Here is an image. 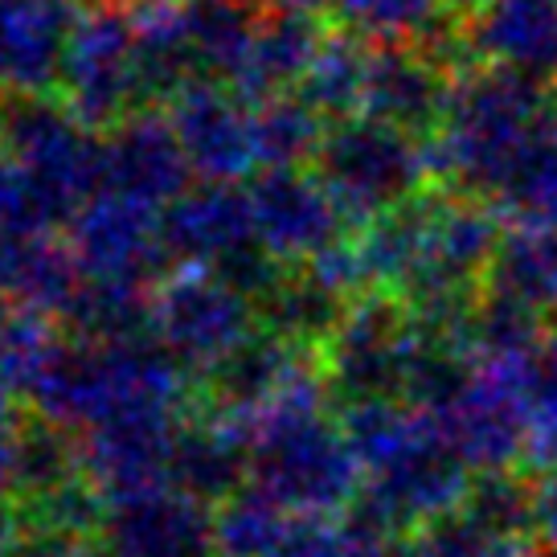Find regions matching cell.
<instances>
[{"instance_id": "obj_1", "label": "cell", "mask_w": 557, "mask_h": 557, "mask_svg": "<svg viewBox=\"0 0 557 557\" xmlns=\"http://www.w3.org/2000/svg\"><path fill=\"white\" fill-rule=\"evenodd\" d=\"M361 496L345 512L348 541L422 533L468 500L475 471L431 410L410 401H357L341 410Z\"/></svg>"}, {"instance_id": "obj_2", "label": "cell", "mask_w": 557, "mask_h": 557, "mask_svg": "<svg viewBox=\"0 0 557 557\" xmlns=\"http://www.w3.org/2000/svg\"><path fill=\"white\" fill-rule=\"evenodd\" d=\"M332 398L324 361L296 382L275 406H267L246 426L250 480L262 496L296 512L341 517L361 496V463L348 447L345 426L332 422L324 401Z\"/></svg>"}, {"instance_id": "obj_3", "label": "cell", "mask_w": 557, "mask_h": 557, "mask_svg": "<svg viewBox=\"0 0 557 557\" xmlns=\"http://www.w3.org/2000/svg\"><path fill=\"white\" fill-rule=\"evenodd\" d=\"M189 369L152 336L83 341L70 332L66 348L37 385V418L70 435H87L120 418H185L193 410Z\"/></svg>"}, {"instance_id": "obj_4", "label": "cell", "mask_w": 557, "mask_h": 557, "mask_svg": "<svg viewBox=\"0 0 557 557\" xmlns=\"http://www.w3.org/2000/svg\"><path fill=\"white\" fill-rule=\"evenodd\" d=\"M557 90L500 66H471L455 78L447 115L431 136L435 185L492 197L524 139L549 115Z\"/></svg>"}, {"instance_id": "obj_5", "label": "cell", "mask_w": 557, "mask_h": 557, "mask_svg": "<svg viewBox=\"0 0 557 557\" xmlns=\"http://www.w3.org/2000/svg\"><path fill=\"white\" fill-rule=\"evenodd\" d=\"M0 157L29 185L41 222L66 226L103 193V132L78 120L62 99H0Z\"/></svg>"}, {"instance_id": "obj_6", "label": "cell", "mask_w": 557, "mask_h": 557, "mask_svg": "<svg viewBox=\"0 0 557 557\" xmlns=\"http://www.w3.org/2000/svg\"><path fill=\"white\" fill-rule=\"evenodd\" d=\"M312 164L357 230L435 185L431 139L369 115L329 123Z\"/></svg>"}, {"instance_id": "obj_7", "label": "cell", "mask_w": 557, "mask_h": 557, "mask_svg": "<svg viewBox=\"0 0 557 557\" xmlns=\"http://www.w3.org/2000/svg\"><path fill=\"white\" fill-rule=\"evenodd\" d=\"M58 90V99L95 132H111L136 111H157L144 95L136 13L127 0H95L78 13Z\"/></svg>"}, {"instance_id": "obj_8", "label": "cell", "mask_w": 557, "mask_h": 557, "mask_svg": "<svg viewBox=\"0 0 557 557\" xmlns=\"http://www.w3.org/2000/svg\"><path fill=\"white\" fill-rule=\"evenodd\" d=\"M529 361L533 357L468 361L451 394L431 410L475 475L529 468V438H533Z\"/></svg>"}, {"instance_id": "obj_9", "label": "cell", "mask_w": 557, "mask_h": 557, "mask_svg": "<svg viewBox=\"0 0 557 557\" xmlns=\"http://www.w3.org/2000/svg\"><path fill=\"white\" fill-rule=\"evenodd\" d=\"M262 329L259 304L206 267H176L157 283L148 336L181 366L206 373Z\"/></svg>"}, {"instance_id": "obj_10", "label": "cell", "mask_w": 557, "mask_h": 557, "mask_svg": "<svg viewBox=\"0 0 557 557\" xmlns=\"http://www.w3.org/2000/svg\"><path fill=\"white\" fill-rule=\"evenodd\" d=\"M70 255L83 283L157 292L169 267V246L160 230V209L132 201L123 193H95L66 222Z\"/></svg>"}, {"instance_id": "obj_11", "label": "cell", "mask_w": 557, "mask_h": 557, "mask_svg": "<svg viewBox=\"0 0 557 557\" xmlns=\"http://www.w3.org/2000/svg\"><path fill=\"white\" fill-rule=\"evenodd\" d=\"M246 193L255 209L259 246L287 267H304L357 234L315 169H262L250 176Z\"/></svg>"}, {"instance_id": "obj_12", "label": "cell", "mask_w": 557, "mask_h": 557, "mask_svg": "<svg viewBox=\"0 0 557 557\" xmlns=\"http://www.w3.org/2000/svg\"><path fill=\"white\" fill-rule=\"evenodd\" d=\"M164 115L201 185H238L259 173L255 107L243 103L226 83H193Z\"/></svg>"}, {"instance_id": "obj_13", "label": "cell", "mask_w": 557, "mask_h": 557, "mask_svg": "<svg viewBox=\"0 0 557 557\" xmlns=\"http://www.w3.org/2000/svg\"><path fill=\"white\" fill-rule=\"evenodd\" d=\"M99 545L107 557H218L209 505L173 484L107 500Z\"/></svg>"}, {"instance_id": "obj_14", "label": "cell", "mask_w": 557, "mask_h": 557, "mask_svg": "<svg viewBox=\"0 0 557 557\" xmlns=\"http://www.w3.org/2000/svg\"><path fill=\"white\" fill-rule=\"evenodd\" d=\"M459 74L463 70H455L451 58H443L438 50H418V46L373 50L361 115L431 139L447 115Z\"/></svg>"}, {"instance_id": "obj_15", "label": "cell", "mask_w": 557, "mask_h": 557, "mask_svg": "<svg viewBox=\"0 0 557 557\" xmlns=\"http://www.w3.org/2000/svg\"><path fill=\"white\" fill-rule=\"evenodd\" d=\"M74 0H0V99L53 95L74 25Z\"/></svg>"}, {"instance_id": "obj_16", "label": "cell", "mask_w": 557, "mask_h": 557, "mask_svg": "<svg viewBox=\"0 0 557 557\" xmlns=\"http://www.w3.org/2000/svg\"><path fill=\"white\" fill-rule=\"evenodd\" d=\"M312 369H320V352L292 345L271 329H259L226 361L201 373V406L234 422H250Z\"/></svg>"}, {"instance_id": "obj_17", "label": "cell", "mask_w": 557, "mask_h": 557, "mask_svg": "<svg viewBox=\"0 0 557 557\" xmlns=\"http://www.w3.org/2000/svg\"><path fill=\"white\" fill-rule=\"evenodd\" d=\"M189 160L176 144L169 115L136 111L103 132V189L123 193L152 209H169L189 193Z\"/></svg>"}, {"instance_id": "obj_18", "label": "cell", "mask_w": 557, "mask_h": 557, "mask_svg": "<svg viewBox=\"0 0 557 557\" xmlns=\"http://www.w3.org/2000/svg\"><path fill=\"white\" fill-rule=\"evenodd\" d=\"M164 246L176 267H222L226 259L259 246L255 209L246 185H197L160 209Z\"/></svg>"}, {"instance_id": "obj_19", "label": "cell", "mask_w": 557, "mask_h": 557, "mask_svg": "<svg viewBox=\"0 0 557 557\" xmlns=\"http://www.w3.org/2000/svg\"><path fill=\"white\" fill-rule=\"evenodd\" d=\"M459 37L475 66L557 78V0H487L480 13L459 17Z\"/></svg>"}, {"instance_id": "obj_20", "label": "cell", "mask_w": 557, "mask_h": 557, "mask_svg": "<svg viewBox=\"0 0 557 557\" xmlns=\"http://www.w3.org/2000/svg\"><path fill=\"white\" fill-rule=\"evenodd\" d=\"M78 292V262L58 230H0V308L62 320Z\"/></svg>"}, {"instance_id": "obj_21", "label": "cell", "mask_w": 557, "mask_h": 557, "mask_svg": "<svg viewBox=\"0 0 557 557\" xmlns=\"http://www.w3.org/2000/svg\"><path fill=\"white\" fill-rule=\"evenodd\" d=\"M173 487L197 496L201 505H226L234 492L250 480V455H246V426L213 410L189 414L173 447Z\"/></svg>"}, {"instance_id": "obj_22", "label": "cell", "mask_w": 557, "mask_h": 557, "mask_svg": "<svg viewBox=\"0 0 557 557\" xmlns=\"http://www.w3.org/2000/svg\"><path fill=\"white\" fill-rule=\"evenodd\" d=\"M324 37H329V29L308 13H267L230 90L250 107L292 95L304 83V74L312 70Z\"/></svg>"}, {"instance_id": "obj_23", "label": "cell", "mask_w": 557, "mask_h": 557, "mask_svg": "<svg viewBox=\"0 0 557 557\" xmlns=\"http://www.w3.org/2000/svg\"><path fill=\"white\" fill-rule=\"evenodd\" d=\"M193 66L206 83H234L267 21L262 0H181Z\"/></svg>"}, {"instance_id": "obj_24", "label": "cell", "mask_w": 557, "mask_h": 557, "mask_svg": "<svg viewBox=\"0 0 557 557\" xmlns=\"http://www.w3.org/2000/svg\"><path fill=\"white\" fill-rule=\"evenodd\" d=\"M332 17L336 29L361 37L373 50H431L459 29V13L447 0H336Z\"/></svg>"}, {"instance_id": "obj_25", "label": "cell", "mask_w": 557, "mask_h": 557, "mask_svg": "<svg viewBox=\"0 0 557 557\" xmlns=\"http://www.w3.org/2000/svg\"><path fill=\"white\" fill-rule=\"evenodd\" d=\"M0 463L13 480V492L21 505H29L46 492L83 480V455H78V438L53 426L50 418H25L17 435L9 438V447L0 451Z\"/></svg>"}, {"instance_id": "obj_26", "label": "cell", "mask_w": 557, "mask_h": 557, "mask_svg": "<svg viewBox=\"0 0 557 557\" xmlns=\"http://www.w3.org/2000/svg\"><path fill=\"white\" fill-rule=\"evenodd\" d=\"M369 58H373V46H366L361 37L345 34V29H329L312 70L304 74V83L296 87V95L312 107L315 115H324L332 123L361 115Z\"/></svg>"}, {"instance_id": "obj_27", "label": "cell", "mask_w": 557, "mask_h": 557, "mask_svg": "<svg viewBox=\"0 0 557 557\" xmlns=\"http://www.w3.org/2000/svg\"><path fill=\"white\" fill-rule=\"evenodd\" d=\"M487 287L557 315V226H508Z\"/></svg>"}, {"instance_id": "obj_28", "label": "cell", "mask_w": 557, "mask_h": 557, "mask_svg": "<svg viewBox=\"0 0 557 557\" xmlns=\"http://www.w3.org/2000/svg\"><path fill=\"white\" fill-rule=\"evenodd\" d=\"M66 341L70 332L58 329L53 315L0 308V382L29 401L58 366Z\"/></svg>"}, {"instance_id": "obj_29", "label": "cell", "mask_w": 557, "mask_h": 557, "mask_svg": "<svg viewBox=\"0 0 557 557\" xmlns=\"http://www.w3.org/2000/svg\"><path fill=\"white\" fill-rule=\"evenodd\" d=\"M329 136V120L315 115L299 95H278L255 107V148L262 169H304Z\"/></svg>"}, {"instance_id": "obj_30", "label": "cell", "mask_w": 557, "mask_h": 557, "mask_svg": "<svg viewBox=\"0 0 557 557\" xmlns=\"http://www.w3.org/2000/svg\"><path fill=\"white\" fill-rule=\"evenodd\" d=\"M418 541H422V554L426 557H521L524 554L521 541L500 537L496 529L475 521L463 505L426 524L418 533Z\"/></svg>"}, {"instance_id": "obj_31", "label": "cell", "mask_w": 557, "mask_h": 557, "mask_svg": "<svg viewBox=\"0 0 557 557\" xmlns=\"http://www.w3.org/2000/svg\"><path fill=\"white\" fill-rule=\"evenodd\" d=\"M0 230H50L29 197V185L4 157H0Z\"/></svg>"}, {"instance_id": "obj_32", "label": "cell", "mask_w": 557, "mask_h": 557, "mask_svg": "<svg viewBox=\"0 0 557 557\" xmlns=\"http://www.w3.org/2000/svg\"><path fill=\"white\" fill-rule=\"evenodd\" d=\"M533 524L545 545H557V468L533 475Z\"/></svg>"}, {"instance_id": "obj_33", "label": "cell", "mask_w": 557, "mask_h": 557, "mask_svg": "<svg viewBox=\"0 0 557 557\" xmlns=\"http://www.w3.org/2000/svg\"><path fill=\"white\" fill-rule=\"evenodd\" d=\"M25 541V512H21V496L13 492V480L0 463V554H13Z\"/></svg>"}, {"instance_id": "obj_34", "label": "cell", "mask_w": 557, "mask_h": 557, "mask_svg": "<svg viewBox=\"0 0 557 557\" xmlns=\"http://www.w3.org/2000/svg\"><path fill=\"white\" fill-rule=\"evenodd\" d=\"M13 557H107L103 545L95 541H74V537H25L13 549Z\"/></svg>"}, {"instance_id": "obj_35", "label": "cell", "mask_w": 557, "mask_h": 557, "mask_svg": "<svg viewBox=\"0 0 557 557\" xmlns=\"http://www.w3.org/2000/svg\"><path fill=\"white\" fill-rule=\"evenodd\" d=\"M345 557H426L422 541L410 533H389V537H357L348 541Z\"/></svg>"}, {"instance_id": "obj_36", "label": "cell", "mask_w": 557, "mask_h": 557, "mask_svg": "<svg viewBox=\"0 0 557 557\" xmlns=\"http://www.w3.org/2000/svg\"><path fill=\"white\" fill-rule=\"evenodd\" d=\"M262 4H267L271 13H308V17H320L336 0H262Z\"/></svg>"}, {"instance_id": "obj_37", "label": "cell", "mask_w": 557, "mask_h": 557, "mask_svg": "<svg viewBox=\"0 0 557 557\" xmlns=\"http://www.w3.org/2000/svg\"><path fill=\"white\" fill-rule=\"evenodd\" d=\"M447 4H451L459 17H471V13H480V9H484L487 0H447Z\"/></svg>"}, {"instance_id": "obj_38", "label": "cell", "mask_w": 557, "mask_h": 557, "mask_svg": "<svg viewBox=\"0 0 557 557\" xmlns=\"http://www.w3.org/2000/svg\"><path fill=\"white\" fill-rule=\"evenodd\" d=\"M521 557H557V545H541V549H524Z\"/></svg>"}]
</instances>
